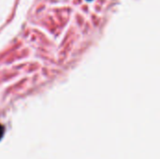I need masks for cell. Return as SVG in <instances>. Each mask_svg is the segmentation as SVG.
Listing matches in <instances>:
<instances>
[{"instance_id": "1", "label": "cell", "mask_w": 160, "mask_h": 159, "mask_svg": "<svg viewBox=\"0 0 160 159\" xmlns=\"http://www.w3.org/2000/svg\"><path fill=\"white\" fill-rule=\"evenodd\" d=\"M4 130H5V128L2 125H0V139L2 138L3 136V134H4Z\"/></svg>"}]
</instances>
